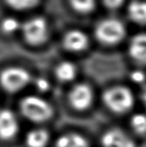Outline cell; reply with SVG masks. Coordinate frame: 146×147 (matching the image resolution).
<instances>
[{
    "instance_id": "obj_1",
    "label": "cell",
    "mask_w": 146,
    "mask_h": 147,
    "mask_svg": "<svg viewBox=\"0 0 146 147\" xmlns=\"http://www.w3.org/2000/svg\"><path fill=\"white\" fill-rule=\"evenodd\" d=\"M103 102L112 112L125 114L133 108L135 99L133 92L128 88L114 86L104 92Z\"/></svg>"
},
{
    "instance_id": "obj_2",
    "label": "cell",
    "mask_w": 146,
    "mask_h": 147,
    "mask_svg": "<svg viewBox=\"0 0 146 147\" xmlns=\"http://www.w3.org/2000/svg\"><path fill=\"white\" fill-rule=\"evenodd\" d=\"M95 34L101 43L114 46L123 40L126 29L121 21L116 18H108L101 21L96 25Z\"/></svg>"
},
{
    "instance_id": "obj_3",
    "label": "cell",
    "mask_w": 146,
    "mask_h": 147,
    "mask_svg": "<svg viewBox=\"0 0 146 147\" xmlns=\"http://www.w3.org/2000/svg\"><path fill=\"white\" fill-rule=\"evenodd\" d=\"M22 115L34 122H43L52 115V108L48 102L36 96H28L21 102Z\"/></svg>"
},
{
    "instance_id": "obj_4",
    "label": "cell",
    "mask_w": 146,
    "mask_h": 147,
    "mask_svg": "<svg viewBox=\"0 0 146 147\" xmlns=\"http://www.w3.org/2000/svg\"><path fill=\"white\" fill-rule=\"evenodd\" d=\"M30 81L31 76L29 72L22 67H8L0 74V84L2 87L10 93L23 90Z\"/></svg>"
},
{
    "instance_id": "obj_5",
    "label": "cell",
    "mask_w": 146,
    "mask_h": 147,
    "mask_svg": "<svg viewBox=\"0 0 146 147\" xmlns=\"http://www.w3.org/2000/svg\"><path fill=\"white\" fill-rule=\"evenodd\" d=\"M23 36L28 43L32 46L43 44L48 37V24L40 16H35L28 20L22 27Z\"/></svg>"
},
{
    "instance_id": "obj_6",
    "label": "cell",
    "mask_w": 146,
    "mask_h": 147,
    "mask_svg": "<svg viewBox=\"0 0 146 147\" xmlns=\"http://www.w3.org/2000/svg\"><path fill=\"white\" fill-rule=\"evenodd\" d=\"M69 99L71 106L75 109L78 111H84L93 103L94 93L89 85L80 84L71 90Z\"/></svg>"
},
{
    "instance_id": "obj_7",
    "label": "cell",
    "mask_w": 146,
    "mask_h": 147,
    "mask_svg": "<svg viewBox=\"0 0 146 147\" xmlns=\"http://www.w3.org/2000/svg\"><path fill=\"white\" fill-rule=\"evenodd\" d=\"M19 130V123L15 115L9 110L0 111V139L9 140L13 139Z\"/></svg>"
},
{
    "instance_id": "obj_8",
    "label": "cell",
    "mask_w": 146,
    "mask_h": 147,
    "mask_svg": "<svg viewBox=\"0 0 146 147\" xmlns=\"http://www.w3.org/2000/svg\"><path fill=\"white\" fill-rule=\"evenodd\" d=\"M103 147H136L133 140L120 129H110L102 138Z\"/></svg>"
},
{
    "instance_id": "obj_9",
    "label": "cell",
    "mask_w": 146,
    "mask_h": 147,
    "mask_svg": "<svg viewBox=\"0 0 146 147\" xmlns=\"http://www.w3.org/2000/svg\"><path fill=\"white\" fill-rule=\"evenodd\" d=\"M64 47L73 53L85 50L89 45V38L85 33L81 30H71L64 37Z\"/></svg>"
},
{
    "instance_id": "obj_10",
    "label": "cell",
    "mask_w": 146,
    "mask_h": 147,
    "mask_svg": "<svg viewBox=\"0 0 146 147\" xmlns=\"http://www.w3.org/2000/svg\"><path fill=\"white\" fill-rule=\"evenodd\" d=\"M129 55L135 62L146 65V33L133 36L128 47Z\"/></svg>"
},
{
    "instance_id": "obj_11",
    "label": "cell",
    "mask_w": 146,
    "mask_h": 147,
    "mask_svg": "<svg viewBox=\"0 0 146 147\" xmlns=\"http://www.w3.org/2000/svg\"><path fill=\"white\" fill-rule=\"evenodd\" d=\"M128 15L133 22L139 25H146V1L135 0L128 7Z\"/></svg>"
},
{
    "instance_id": "obj_12",
    "label": "cell",
    "mask_w": 146,
    "mask_h": 147,
    "mask_svg": "<svg viewBox=\"0 0 146 147\" xmlns=\"http://www.w3.org/2000/svg\"><path fill=\"white\" fill-rule=\"evenodd\" d=\"M55 147H89V143L80 134H68L61 136L57 140Z\"/></svg>"
},
{
    "instance_id": "obj_13",
    "label": "cell",
    "mask_w": 146,
    "mask_h": 147,
    "mask_svg": "<svg viewBox=\"0 0 146 147\" xmlns=\"http://www.w3.org/2000/svg\"><path fill=\"white\" fill-rule=\"evenodd\" d=\"M49 142V134L44 129L30 131L26 137V144L28 147H46Z\"/></svg>"
},
{
    "instance_id": "obj_14",
    "label": "cell",
    "mask_w": 146,
    "mask_h": 147,
    "mask_svg": "<svg viewBox=\"0 0 146 147\" xmlns=\"http://www.w3.org/2000/svg\"><path fill=\"white\" fill-rule=\"evenodd\" d=\"M76 65L69 61H64L60 63L56 68V77L62 82L72 81L77 76Z\"/></svg>"
},
{
    "instance_id": "obj_15",
    "label": "cell",
    "mask_w": 146,
    "mask_h": 147,
    "mask_svg": "<svg viewBox=\"0 0 146 147\" xmlns=\"http://www.w3.org/2000/svg\"><path fill=\"white\" fill-rule=\"evenodd\" d=\"M70 3L76 11L87 14L95 9L96 0H70Z\"/></svg>"
},
{
    "instance_id": "obj_16",
    "label": "cell",
    "mask_w": 146,
    "mask_h": 147,
    "mask_svg": "<svg viewBox=\"0 0 146 147\" xmlns=\"http://www.w3.org/2000/svg\"><path fill=\"white\" fill-rule=\"evenodd\" d=\"M133 130L139 134H146V115L138 113L131 118L130 121Z\"/></svg>"
},
{
    "instance_id": "obj_17",
    "label": "cell",
    "mask_w": 146,
    "mask_h": 147,
    "mask_svg": "<svg viewBox=\"0 0 146 147\" xmlns=\"http://www.w3.org/2000/svg\"><path fill=\"white\" fill-rule=\"evenodd\" d=\"M1 30L6 34H12L15 33L20 28H21V23L20 22L15 18V17H6L4 18L1 24H0Z\"/></svg>"
},
{
    "instance_id": "obj_18",
    "label": "cell",
    "mask_w": 146,
    "mask_h": 147,
    "mask_svg": "<svg viewBox=\"0 0 146 147\" xmlns=\"http://www.w3.org/2000/svg\"><path fill=\"white\" fill-rule=\"evenodd\" d=\"M8 5L17 10H27L34 8L39 0H5Z\"/></svg>"
},
{
    "instance_id": "obj_19",
    "label": "cell",
    "mask_w": 146,
    "mask_h": 147,
    "mask_svg": "<svg viewBox=\"0 0 146 147\" xmlns=\"http://www.w3.org/2000/svg\"><path fill=\"white\" fill-rule=\"evenodd\" d=\"M131 79L133 83L137 84L145 85L146 81L145 73L142 71H134L131 74Z\"/></svg>"
},
{
    "instance_id": "obj_20",
    "label": "cell",
    "mask_w": 146,
    "mask_h": 147,
    "mask_svg": "<svg viewBox=\"0 0 146 147\" xmlns=\"http://www.w3.org/2000/svg\"><path fill=\"white\" fill-rule=\"evenodd\" d=\"M35 88L39 90V91H41V92H46L49 90L50 88V84H49V82L46 79V78H37L35 80Z\"/></svg>"
},
{
    "instance_id": "obj_21",
    "label": "cell",
    "mask_w": 146,
    "mask_h": 147,
    "mask_svg": "<svg viewBox=\"0 0 146 147\" xmlns=\"http://www.w3.org/2000/svg\"><path fill=\"white\" fill-rule=\"evenodd\" d=\"M104 4L110 9H117L122 5L124 0H103Z\"/></svg>"
},
{
    "instance_id": "obj_22",
    "label": "cell",
    "mask_w": 146,
    "mask_h": 147,
    "mask_svg": "<svg viewBox=\"0 0 146 147\" xmlns=\"http://www.w3.org/2000/svg\"><path fill=\"white\" fill-rule=\"evenodd\" d=\"M141 98H142L143 102L145 103V105L146 106V84L143 87V90H142V92H141Z\"/></svg>"
}]
</instances>
